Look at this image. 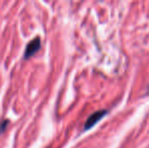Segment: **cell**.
Listing matches in <instances>:
<instances>
[{
	"label": "cell",
	"instance_id": "2",
	"mask_svg": "<svg viewBox=\"0 0 149 148\" xmlns=\"http://www.w3.org/2000/svg\"><path fill=\"white\" fill-rule=\"evenodd\" d=\"M107 114V111H97L93 114H91L90 116L88 117V119L86 120L85 122V125H84V130H87V129L91 128L93 127L94 125L96 124L97 122H100Z\"/></svg>",
	"mask_w": 149,
	"mask_h": 148
},
{
	"label": "cell",
	"instance_id": "3",
	"mask_svg": "<svg viewBox=\"0 0 149 148\" xmlns=\"http://www.w3.org/2000/svg\"><path fill=\"white\" fill-rule=\"evenodd\" d=\"M7 122H8V121H3V122L1 123V125H0V133H2L4 131V129H5V126L7 125Z\"/></svg>",
	"mask_w": 149,
	"mask_h": 148
},
{
	"label": "cell",
	"instance_id": "1",
	"mask_svg": "<svg viewBox=\"0 0 149 148\" xmlns=\"http://www.w3.org/2000/svg\"><path fill=\"white\" fill-rule=\"evenodd\" d=\"M40 47H41V40H40V38H35V39L31 40L30 43L26 45V50H24V57L26 58V59L31 57L33 54L39 51Z\"/></svg>",
	"mask_w": 149,
	"mask_h": 148
}]
</instances>
